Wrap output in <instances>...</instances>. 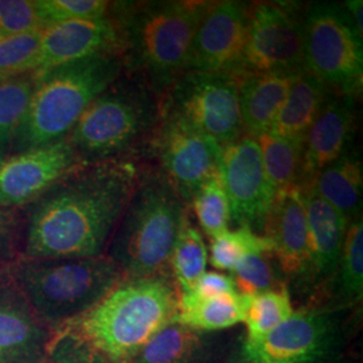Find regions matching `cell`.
Instances as JSON below:
<instances>
[{
    "instance_id": "37",
    "label": "cell",
    "mask_w": 363,
    "mask_h": 363,
    "mask_svg": "<svg viewBox=\"0 0 363 363\" xmlns=\"http://www.w3.org/2000/svg\"><path fill=\"white\" fill-rule=\"evenodd\" d=\"M45 28L35 13L34 0H0V37Z\"/></svg>"
},
{
    "instance_id": "33",
    "label": "cell",
    "mask_w": 363,
    "mask_h": 363,
    "mask_svg": "<svg viewBox=\"0 0 363 363\" xmlns=\"http://www.w3.org/2000/svg\"><path fill=\"white\" fill-rule=\"evenodd\" d=\"M42 30L0 37V79L35 70Z\"/></svg>"
},
{
    "instance_id": "39",
    "label": "cell",
    "mask_w": 363,
    "mask_h": 363,
    "mask_svg": "<svg viewBox=\"0 0 363 363\" xmlns=\"http://www.w3.org/2000/svg\"><path fill=\"white\" fill-rule=\"evenodd\" d=\"M187 292L194 294L198 298H214L238 291L232 276L220 272H205L195 283L193 289Z\"/></svg>"
},
{
    "instance_id": "17",
    "label": "cell",
    "mask_w": 363,
    "mask_h": 363,
    "mask_svg": "<svg viewBox=\"0 0 363 363\" xmlns=\"http://www.w3.org/2000/svg\"><path fill=\"white\" fill-rule=\"evenodd\" d=\"M262 232L272 241L281 274L296 283H312L307 213L300 186L277 193Z\"/></svg>"
},
{
    "instance_id": "20",
    "label": "cell",
    "mask_w": 363,
    "mask_h": 363,
    "mask_svg": "<svg viewBox=\"0 0 363 363\" xmlns=\"http://www.w3.org/2000/svg\"><path fill=\"white\" fill-rule=\"evenodd\" d=\"M307 213L312 283L325 281L337 272L349 220L311 186L300 187Z\"/></svg>"
},
{
    "instance_id": "8",
    "label": "cell",
    "mask_w": 363,
    "mask_h": 363,
    "mask_svg": "<svg viewBox=\"0 0 363 363\" xmlns=\"http://www.w3.org/2000/svg\"><path fill=\"white\" fill-rule=\"evenodd\" d=\"M304 70L333 91L358 94L362 88L363 35L343 4L311 3L303 13Z\"/></svg>"
},
{
    "instance_id": "27",
    "label": "cell",
    "mask_w": 363,
    "mask_h": 363,
    "mask_svg": "<svg viewBox=\"0 0 363 363\" xmlns=\"http://www.w3.org/2000/svg\"><path fill=\"white\" fill-rule=\"evenodd\" d=\"M190 220L187 211L169 259V268L175 274L179 292L191 291L199 277L206 272L208 265V247L203 235Z\"/></svg>"
},
{
    "instance_id": "32",
    "label": "cell",
    "mask_w": 363,
    "mask_h": 363,
    "mask_svg": "<svg viewBox=\"0 0 363 363\" xmlns=\"http://www.w3.org/2000/svg\"><path fill=\"white\" fill-rule=\"evenodd\" d=\"M337 273L343 296L347 300H361L363 294V223L361 217L351 220L347 226Z\"/></svg>"
},
{
    "instance_id": "24",
    "label": "cell",
    "mask_w": 363,
    "mask_h": 363,
    "mask_svg": "<svg viewBox=\"0 0 363 363\" xmlns=\"http://www.w3.org/2000/svg\"><path fill=\"white\" fill-rule=\"evenodd\" d=\"M244 295L240 292L214 298L179 292L177 323L194 331L223 330L244 322Z\"/></svg>"
},
{
    "instance_id": "13",
    "label": "cell",
    "mask_w": 363,
    "mask_h": 363,
    "mask_svg": "<svg viewBox=\"0 0 363 363\" xmlns=\"http://www.w3.org/2000/svg\"><path fill=\"white\" fill-rule=\"evenodd\" d=\"M250 7L237 0L211 1L196 28L187 72L242 76Z\"/></svg>"
},
{
    "instance_id": "38",
    "label": "cell",
    "mask_w": 363,
    "mask_h": 363,
    "mask_svg": "<svg viewBox=\"0 0 363 363\" xmlns=\"http://www.w3.org/2000/svg\"><path fill=\"white\" fill-rule=\"evenodd\" d=\"M45 363H108L79 337L67 331H55Z\"/></svg>"
},
{
    "instance_id": "31",
    "label": "cell",
    "mask_w": 363,
    "mask_h": 363,
    "mask_svg": "<svg viewBox=\"0 0 363 363\" xmlns=\"http://www.w3.org/2000/svg\"><path fill=\"white\" fill-rule=\"evenodd\" d=\"M190 205L202 228L211 240L217 238L228 230L232 220L230 203L223 187V182L218 175L210 178L196 193Z\"/></svg>"
},
{
    "instance_id": "30",
    "label": "cell",
    "mask_w": 363,
    "mask_h": 363,
    "mask_svg": "<svg viewBox=\"0 0 363 363\" xmlns=\"http://www.w3.org/2000/svg\"><path fill=\"white\" fill-rule=\"evenodd\" d=\"M253 253H273L272 241L247 228H238L211 241L210 262L217 269L232 272L240 259Z\"/></svg>"
},
{
    "instance_id": "4",
    "label": "cell",
    "mask_w": 363,
    "mask_h": 363,
    "mask_svg": "<svg viewBox=\"0 0 363 363\" xmlns=\"http://www.w3.org/2000/svg\"><path fill=\"white\" fill-rule=\"evenodd\" d=\"M187 211L189 205L159 169H142L108 256L128 279L169 276L171 253Z\"/></svg>"
},
{
    "instance_id": "34",
    "label": "cell",
    "mask_w": 363,
    "mask_h": 363,
    "mask_svg": "<svg viewBox=\"0 0 363 363\" xmlns=\"http://www.w3.org/2000/svg\"><path fill=\"white\" fill-rule=\"evenodd\" d=\"M273 259H276L273 253H253L238 261L232 277L240 294L255 295L284 286L279 265H274Z\"/></svg>"
},
{
    "instance_id": "12",
    "label": "cell",
    "mask_w": 363,
    "mask_h": 363,
    "mask_svg": "<svg viewBox=\"0 0 363 363\" xmlns=\"http://www.w3.org/2000/svg\"><path fill=\"white\" fill-rule=\"evenodd\" d=\"M220 171L232 220L256 233L264 230L277 191L265 172L257 140L244 133L222 147Z\"/></svg>"
},
{
    "instance_id": "40",
    "label": "cell",
    "mask_w": 363,
    "mask_h": 363,
    "mask_svg": "<svg viewBox=\"0 0 363 363\" xmlns=\"http://www.w3.org/2000/svg\"><path fill=\"white\" fill-rule=\"evenodd\" d=\"M362 4V0H347V1L343 3L346 11L350 15L352 23L355 25L358 33H359L361 35H363Z\"/></svg>"
},
{
    "instance_id": "7",
    "label": "cell",
    "mask_w": 363,
    "mask_h": 363,
    "mask_svg": "<svg viewBox=\"0 0 363 363\" xmlns=\"http://www.w3.org/2000/svg\"><path fill=\"white\" fill-rule=\"evenodd\" d=\"M39 319L52 331L82 316L125 279L108 255L70 259H31L9 264Z\"/></svg>"
},
{
    "instance_id": "10",
    "label": "cell",
    "mask_w": 363,
    "mask_h": 363,
    "mask_svg": "<svg viewBox=\"0 0 363 363\" xmlns=\"http://www.w3.org/2000/svg\"><path fill=\"white\" fill-rule=\"evenodd\" d=\"M145 150L189 206L195 193L220 172L222 147L163 106Z\"/></svg>"
},
{
    "instance_id": "5",
    "label": "cell",
    "mask_w": 363,
    "mask_h": 363,
    "mask_svg": "<svg viewBox=\"0 0 363 363\" xmlns=\"http://www.w3.org/2000/svg\"><path fill=\"white\" fill-rule=\"evenodd\" d=\"M125 70L121 54H100L34 73L35 85L13 152L64 139L86 108ZM11 152V154H13Z\"/></svg>"
},
{
    "instance_id": "11",
    "label": "cell",
    "mask_w": 363,
    "mask_h": 363,
    "mask_svg": "<svg viewBox=\"0 0 363 363\" xmlns=\"http://www.w3.org/2000/svg\"><path fill=\"white\" fill-rule=\"evenodd\" d=\"M304 70L303 16L294 4L262 1L250 7L245 73H298Z\"/></svg>"
},
{
    "instance_id": "35",
    "label": "cell",
    "mask_w": 363,
    "mask_h": 363,
    "mask_svg": "<svg viewBox=\"0 0 363 363\" xmlns=\"http://www.w3.org/2000/svg\"><path fill=\"white\" fill-rule=\"evenodd\" d=\"M43 27L82 19L106 18L111 3L105 0H34Z\"/></svg>"
},
{
    "instance_id": "14",
    "label": "cell",
    "mask_w": 363,
    "mask_h": 363,
    "mask_svg": "<svg viewBox=\"0 0 363 363\" xmlns=\"http://www.w3.org/2000/svg\"><path fill=\"white\" fill-rule=\"evenodd\" d=\"M335 316L319 308L294 312L256 343H245L247 363H318L337 346Z\"/></svg>"
},
{
    "instance_id": "23",
    "label": "cell",
    "mask_w": 363,
    "mask_h": 363,
    "mask_svg": "<svg viewBox=\"0 0 363 363\" xmlns=\"http://www.w3.org/2000/svg\"><path fill=\"white\" fill-rule=\"evenodd\" d=\"M325 202L351 222L362 208L363 172L361 157L347 150L334 163L319 171L310 184ZM304 187V186H303Z\"/></svg>"
},
{
    "instance_id": "25",
    "label": "cell",
    "mask_w": 363,
    "mask_h": 363,
    "mask_svg": "<svg viewBox=\"0 0 363 363\" xmlns=\"http://www.w3.org/2000/svg\"><path fill=\"white\" fill-rule=\"evenodd\" d=\"M255 139L259 143L265 172L276 191L298 184L304 142L279 138L269 132L257 135Z\"/></svg>"
},
{
    "instance_id": "28",
    "label": "cell",
    "mask_w": 363,
    "mask_h": 363,
    "mask_svg": "<svg viewBox=\"0 0 363 363\" xmlns=\"http://www.w3.org/2000/svg\"><path fill=\"white\" fill-rule=\"evenodd\" d=\"M34 85V72L0 79V159L13 152V140L26 115Z\"/></svg>"
},
{
    "instance_id": "19",
    "label": "cell",
    "mask_w": 363,
    "mask_h": 363,
    "mask_svg": "<svg viewBox=\"0 0 363 363\" xmlns=\"http://www.w3.org/2000/svg\"><path fill=\"white\" fill-rule=\"evenodd\" d=\"M334 91L328 93L304 139L300 187L310 184L319 171L334 163L350 147L357 121V96Z\"/></svg>"
},
{
    "instance_id": "9",
    "label": "cell",
    "mask_w": 363,
    "mask_h": 363,
    "mask_svg": "<svg viewBox=\"0 0 363 363\" xmlns=\"http://www.w3.org/2000/svg\"><path fill=\"white\" fill-rule=\"evenodd\" d=\"M238 84V76L186 72L163 96L162 106L225 147L245 133Z\"/></svg>"
},
{
    "instance_id": "15",
    "label": "cell",
    "mask_w": 363,
    "mask_h": 363,
    "mask_svg": "<svg viewBox=\"0 0 363 363\" xmlns=\"http://www.w3.org/2000/svg\"><path fill=\"white\" fill-rule=\"evenodd\" d=\"M86 164L67 138L0 159V208H23L70 171Z\"/></svg>"
},
{
    "instance_id": "16",
    "label": "cell",
    "mask_w": 363,
    "mask_h": 363,
    "mask_svg": "<svg viewBox=\"0 0 363 363\" xmlns=\"http://www.w3.org/2000/svg\"><path fill=\"white\" fill-rule=\"evenodd\" d=\"M54 331L33 310L9 265L0 267V363H45Z\"/></svg>"
},
{
    "instance_id": "6",
    "label": "cell",
    "mask_w": 363,
    "mask_h": 363,
    "mask_svg": "<svg viewBox=\"0 0 363 363\" xmlns=\"http://www.w3.org/2000/svg\"><path fill=\"white\" fill-rule=\"evenodd\" d=\"M162 115V99L136 74L120 76L66 136L81 162L125 157L147 148Z\"/></svg>"
},
{
    "instance_id": "3",
    "label": "cell",
    "mask_w": 363,
    "mask_h": 363,
    "mask_svg": "<svg viewBox=\"0 0 363 363\" xmlns=\"http://www.w3.org/2000/svg\"><path fill=\"white\" fill-rule=\"evenodd\" d=\"M211 1L160 0L132 6L121 30L124 65L163 99L189 69L196 28Z\"/></svg>"
},
{
    "instance_id": "22",
    "label": "cell",
    "mask_w": 363,
    "mask_h": 363,
    "mask_svg": "<svg viewBox=\"0 0 363 363\" xmlns=\"http://www.w3.org/2000/svg\"><path fill=\"white\" fill-rule=\"evenodd\" d=\"M330 88L306 70L296 73L286 101L273 123L269 133L279 138L304 142Z\"/></svg>"
},
{
    "instance_id": "21",
    "label": "cell",
    "mask_w": 363,
    "mask_h": 363,
    "mask_svg": "<svg viewBox=\"0 0 363 363\" xmlns=\"http://www.w3.org/2000/svg\"><path fill=\"white\" fill-rule=\"evenodd\" d=\"M296 73H245L238 97L244 130L250 136L269 132L286 101Z\"/></svg>"
},
{
    "instance_id": "26",
    "label": "cell",
    "mask_w": 363,
    "mask_h": 363,
    "mask_svg": "<svg viewBox=\"0 0 363 363\" xmlns=\"http://www.w3.org/2000/svg\"><path fill=\"white\" fill-rule=\"evenodd\" d=\"M244 306L247 331L245 343L259 342L294 313L291 294L286 284L261 294L244 295Z\"/></svg>"
},
{
    "instance_id": "29",
    "label": "cell",
    "mask_w": 363,
    "mask_h": 363,
    "mask_svg": "<svg viewBox=\"0 0 363 363\" xmlns=\"http://www.w3.org/2000/svg\"><path fill=\"white\" fill-rule=\"evenodd\" d=\"M201 345L199 334L179 323L164 327L152 337L132 363H187Z\"/></svg>"
},
{
    "instance_id": "36",
    "label": "cell",
    "mask_w": 363,
    "mask_h": 363,
    "mask_svg": "<svg viewBox=\"0 0 363 363\" xmlns=\"http://www.w3.org/2000/svg\"><path fill=\"white\" fill-rule=\"evenodd\" d=\"M26 216L22 208H0V267L9 265L22 255Z\"/></svg>"
},
{
    "instance_id": "1",
    "label": "cell",
    "mask_w": 363,
    "mask_h": 363,
    "mask_svg": "<svg viewBox=\"0 0 363 363\" xmlns=\"http://www.w3.org/2000/svg\"><path fill=\"white\" fill-rule=\"evenodd\" d=\"M140 172L130 157L70 171L30 205L21 256L70 259L104 255Z\"/></svg>"
},
{
    "instance_id": "2",
    "label": "cell",
    "mask_w": 363,
    "mask_h": 363,
    "mask_svg": "<svg viewBox=\"0 0 363 363\" xmlns=\"http://www.w3.org/2000/svg\"><path fill=\"white\" fill-rule=\"evenodd\" d=\"M179 292L169 276L120 281L76 320L61 327L108 363H132L164 327L177 323Z\"/></svg>"
},
{
    "instance_id": "18",
    "label": "cell",
    "mask_w": 363,
    "mask_h": 363,
    "mask_svg": "<svg viewBox=\"0 0 363 363\" xmlns=\"http://www.w3.org/2000/svg\"><path fill=\"white\" fill-rule=\"evenodd\" d=\"M121 30L116 21L108 16L57 23L42 30L34 73L100 54H121Z\"/></svg>"
}]
</instances>
